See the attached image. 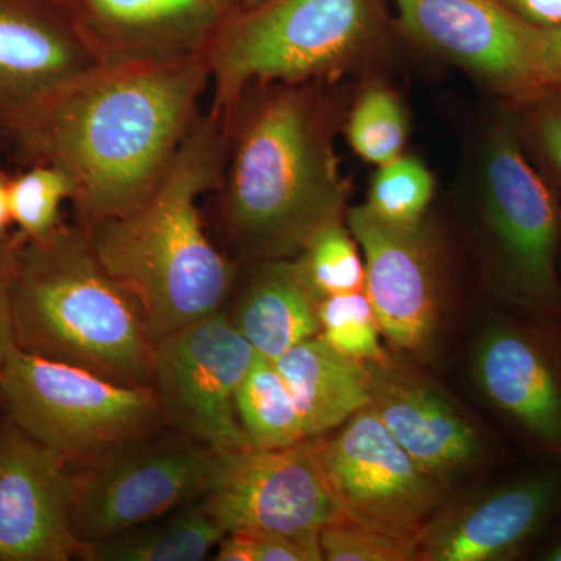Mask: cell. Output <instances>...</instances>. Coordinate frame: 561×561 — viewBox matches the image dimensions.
I'll use <instances>...</instances> for the list:
<instances>
[{
	"instance_id": "6da1fadb",
	"label": "cell",
	"mask_w": 561,
	"mask_h": 561,
	"mask_svg": "<svg viewBox=\"0 0 561 561\" xmlns=\"http://www.w3.org/2000/svg\"><path fill=\"white\" fill-rule=\"evenodd\" d=\"M206 54L95 66L14 125L7 138L32 164L72 184L77 224L122 216L154 190L201 113Z\"/></svg>"
},
{
	"instance_id": "7a4b0ae2",
	"label": "cell",
	"mask_w": 561,
	"mask_h": 561,
	"mask_svg": "<svg viewBox=\"0 0 561 561\" xmlns=\"http://www.w3.org/2000/svg\"><path fill=\"white\" fill-rule=\"evenodd\" d=\"M319 81L254 84L224 116L214 194L232 260H291L348 197L334 150L335 116Z\"/></svg>"
},
{
	"instance_id": "3957f363",
	"label": "cell",
	"mask_w": 561,
	"mask_h": 561,
	"mask_svg": "<svg viewBox=\"0 0 561 561\" xmlns=\"http://www.w3.org/2000/svg\"><path fill=\"white\" fill-rule=\"evenodd\" d=\"M224 146V122L201 111L160 183L136 208L83 227L154 341L221 311L234 289L241 264L214 245L198 209L202 195L219 183Z\"/></svg>"
},
{
	"instance_id": "277c9868",
	"label": "cell",
	"mask_w": 561,
	"mask_h": 561,
	"mask_svg": "<svg viewBox=\"0 0 561 561\" xmlns=\"http://www.w3.org/2000/svg\"><path fill=\"white\" fill-rule=\"evenodd\" d=\"M11 294L18 350L151 389L157 341L77 221L39 239L18 232Z\"/></svg>"
},
{
	"instance_id": "5b68a950",
	"label": "cell",
	"mask_w": 561,
	"mask_h": 561,
	"mask_svg": "<svg viewBox=\"0 0 561 561\" xmlns=\"http://www.w3.org/2000/svg\"><path fill=\"white\" fill-rule=\"evenodd\" d=\"M478 225L496 300L518 316L561 323V201L524 147L511 105L478 150Z\"/></svg>"
},
{
	"instance_id": "8992f818",
	"label": "cell",
	"mask_w": 561,
	"mask_h": 561,
	"mask_svg": "<svg viewBox=\"0 0 561 561\" xmlns=\"http://www.w3.org/2000/svg\"><path fill=\"white\" fill-rule=\"evenodd\" d=\"M383 32L381 0H262L221 18L206 49L224 116L254 84L311 83L348 69Z\"/></svg>"
},
{
	"instance_id": "52a82bcc",
	"label": "cell",
	"mask_w": 561,
	"mask_h": 561,
	"mask_svg": "<svg viewBox=\"0 0 561 561\" xmlns=\"http://www.w3.org/2000/svg\"><path fill=\"white\" fill-rule=\"evenodd\" d=\"M0 401L3 413L70 467L169 427L153 389L18 348L0 371Z\"/></svg>"
},
{
	"instance_id": "ba28073f",
	"label": "cell",
	"mask_w": 561,
	"mask_h": 561,
	"mask_svg": "<svg viewBox=\"0 0 561 561\" xmlns=\"http://www.w3.org/2000/svg\"><path fill=\"white\" fill-rule=\"evenodd\" d=\"M225 457L165 427L70 467V524L79 549L201 501Z\"/></svg>"
},
{
	"instance_id": "9c48e42d",
	"label": "cell",
	"mask_w": 561,
	"mask_h": 561,
	"mask_svg": "<svg viewBox=\"0 0 561 561\" xmlns=\"http://www.w3.org/2000/svg\"><path fill=\"white\" fill-rule=\"evenodd\" d=\"M254 356L227 309L158 339L151 389L168 426L219 453L250 448L236 394Z\"/></svg>"
},
{
	"instance_id": "30bf717a",
	"label": "cell",
	"mask_w": 561,
	"mask_h": 561,
	"mask_svg": "<svg viewBox=\"0 0 561 561\" xmlns=\"http://www.w3.org/2000/svg\"><path fill=\"white\" fill-rule=\"evenodd\" d=\"M324 440L320 457L339 515L367 529L419 541L440 511L443 482L394 440L371 408L362 409Z\"/></svg>"
},
{
	"instance_id": "8fae6325",
	"label": "cell",
	"mask_w": 561,
	"mask_h": 561,
	"mask_svg": "<svg viewBox=\"0 0 561 561\" xmlns=\"http://www.w3.org/2000/svg\"><path fill=\"white\" fill-rule=\"evenodd\" d=\"M321 437L276 449L228 453L202 497L221 530L320 534L339 511L324 478Z\"/></svg>"
},
{
	"instance_id": "7c38bea8",
	"label": "cell",
	"mask_w": 561,
	"mask_h": 561,
	"mask_svg": "<svg viewBox=\"0 0 561 561\" xmlns=\"http://www.w3.org/2000/svg\"><path fill=\"white\" fill-rule=\"evenodd\" d=\"M486 402L535 453L561 459V323L494 317L472 362Z\"/></svg>"
},
{
	"instance_id": "4fadbf2b",
	"label": "cell",
	"mask_w": 561,
	"mask_h": 561,
	"mask_svg": "<svg viewBox=\"0 0 561 561\" xmlns=\"http://www.w3.org/2000/svg\"><path fill=\"white\" fill-rule=\"evenodd\" d=\"M348 228L364 251L365 295L391 348L423 357L442 320V262L424 221L398 227L367 206L348 210Z\"/></svg>"
},
{
	"instance_id": "5bb4252c",
	"label": "cell",
	"mask_w": 561,
	"mask_h": 561,
	"mask_svg": "<svg viewBox=\"0 0 561 561\" xmlns=\"http://www.w3.org/2000/svg\"><path fill=\"white\" fill-rule=\"evenodd\" d=\"M561 518V459L440 508L419 538L420 560H515Z\"/></svg>"
},
{
	"instance_id": "9a60e30c",
	"label": "cell",
	"mask_w": 561,
	"mask_h": 561,
	"mask_svg": "<svg viewBox=\"0 0 561 561\" xmlns=\"http://www.w3.org/2000/svg\"><path fill=\"white\" fill-rule=\"evenodd\" d=\"M402 28L456 62L507 103L541 91L534 61V25L502 0H390Z\"/></svg>"
},
{
	"instance_id": "2e32d148",
	"label": "cell",
	"mask_w": 561,
	"mask_h": 561,
	"mask_svg": "<svg viewBox=\"0 0 561 561\" xmlns=\"http://www.w3.org/2000/svg\"><path fill=\"white\" fill-rule=\"evenodd\" d=\"M99 65L69 0H0V135Z\"/></svg>"
},
{
	"instance_id": "e0dca14e",
	"label": "cell",
	"mask_w": 561,
	"mask_h": 561,
	"mask_svg": "<svg viewBox=\"0 0 561 561\" xmlns=\"http://www.w3.org/2000/svg\"><path fill=\"white\" fill-rule=\"evenodd\" d=\"M70 465L7 413L0 416V561H68Z\"/></svg>"
},
{
	"instance_id": "ac0fdd59",
	"label": "cell",
	"mask_w": 561,
	"mask_h": 561,
	"mask_svg": "<svg viewBox=\"0 0 561 561\" xmlns=\"http://www.w3.org/2000/svg\"><path fill=\"white\" fill-rule=\"evenodd\" d=\"M364 367L368 408L424 471L446 482L486 459L485 435L437 383L390 354Z\"/></svg>"
},
{
	"instance_id": "d6986e66",
	"label": "cell",
	"mask_w": 561,
	"mask_h": 561,
	"mask_svg": "<svg viewBox=\"0 0 561 561\" xmlns=\"http://www.w3.org/2000/svg\"><path fill=\"white\" fill-rule=\"evenodd\" d=\"M102 65L206 54L220 24L216 0H69Z\"/></svg>"
},
{
	"instance_id": "ffe728a7",
	"label": "cell",
	"mask_w": 561,
	"mask_h": 561,
	"mask_svg": "<svg viewBox=\"0 0 561 561\" xmlns=\"http://www.w3.org/2000/svg\"><path fill=\"white\" fill-rule=\"evenodd\" d=\"M239 271L230 319L261 356L276 360L320 334L319 301L295 257L250 262Z\"/></svg>"
},
{
	"instance_id": "44dd1931",
	"label": "cell",
	"mask_w": 561,
	"mask_h": 561,
	"mask_svg": "<svg viewBox=\"0 0 561 561\" xmlns=\"http://www.w3.org/2000/svg\"><path fill=\"white\" fill-rule=\"evenodd\" d=\"M273 362L297 404L306 438L321 437L370 405L364 362L343 356L320 335Z\"/></svg>"
},
{
	"instance_id": "7402d4cb",
	"label": "cell",
	"mask_w": 561,
	"mask_h": 561,
	"mask_svg": "<svg viewBox=\"0 0 561 561\" xmlns=\"http://www.w3.org/2000/svg\"><path fill=\"white\" fill-rule=\"evenodd\" d=\"M202 500L114 537L81 546L87 561H202L224 537Z\"/></svg>"
},
{
	"instance_id": "603a6c76",
	"label": "cell",
	"mask_w": 561,
	"mask_h": 561,
	"mask_svg": "<svg viewBox=\"0 0 561 561\" xmlns=\"http://www.w3.org/2000/svg\"><path fill=\"white\" fill-rule=\"evenodd\" d=\"M236 408L253 448H286L306 440L297 404L268 357L254 356L236 394Z\"/></svg>"
},
{
	"instance_id": "cb8c5ba5",
	"label": "cell",
	"mask_w": 561,
	"mask_h": 561,
	"mask_svg": "<svg viewBox=\"0 0 561 561\" xmlns=\"http://www.w3.org/2000/svg\"><path fill=\"white\" fill-rule=\"evenodd\" d=\"M295 261L320 300L365 289V264L342 219L321 227Z\"/></svg>"
},
{
	"instance_id": "d4e9b609",
	"label": "cell",
	"mask_w": 561,
	"mask_h": 561,
	"mask_svg": "<svg viewBox=\"0 0 561 561\" xmlns=\"http://www.w3.org/2000/svg\"><path fill=\"white\" fill-rule=\"evenodd\" d=\"M345 128L351 149L379 168L400 158L408 140V117L400 99L383 87L362 92Z\"/></svg>"
},
{
	"instance_id": "484cf974",
	"label": "cell",
	"mask_w": 561,
	"mask_h": 561,
	"mask_svg": "<svg viewBox=\"0 0 561 561\" xmlns=\"http://www.w3.org/2000/svg\"><path fill=\"white\" fill-rule=\"evenodd\" d=\"M434 191L430 169L415 158L401 154L379 168L365 206L387 224L413 227L424 221Z\"/></svg>"
},
{
	"instance_id": "4316f807",
	"label": "cell",
	"mask_w": 561,
	"mask_h": 561,
	"mask_svg": "<svg viewBox=\"0 0 561 561\" xmlns=\"http://www.w3.org/2000/svg\"><path fill=\"white\" fill-rule=\"evenodd\" d=\"M70 197L72 184L65 172L50 164H32L10 179L11 220L22 238H44L61 224V206Z\"/></svg>"
},
{
	"instance_id": "83f0119b",
	"label": "cell",
	"mask_w": 561,
	"mask_h": 561,
	"mask_svg": "<svg viewBox=\"0 0 561 561\" xmlns=\"http://www.w3.org/2000/svg\"><path fill=\"white\" fill-rule=\"evenodd\" d=\"M320 337L350 359L386 357L381 330L365 291L334 295L319 301Z\"/></svg>"
},
{
	"instance_id": "f1b7e54d",
	"label": "cell",
	"mask_w": 561,
	"mask_h": 561,
	"mask_svg": "<svg viewBox=\"0 0 561 561\" xmlns=\"http://www.w3.org/2000/svg\"><path fill=\"white\" fill-rule=\"evenodd\" d=\"M508 105L518 117L527 154L561 201V91L541 90Z\"/></svg>"
},
{
	"instance_id": "f546056e",
	"label": "cell",
	"mask_w": 561,
	"mask_h": 561,
	"mask_svg": "<svg viewBox=\"0 0 561 561\" xmlns=\"http://www.w3.org/2000/svg\"><path fill=\"white\" fill-rule=\"evenodd\" d=\"M319 545L328 561H415L419 541L391 537L339 515L320 530Z\"/></svg>"
},
{
	"instance_id": "4dcf8cb0",
	"label": "cell",
	"mask_w": 561,
	"mask_h": 561,
	"mask_svg": "<svg viewBox=\"0 0 561 561\" xmlns=\"http://www.w3.org/2000/svg\"><path fill=\"white\" fill-rule=\"evenodd\" d=\"M320 534L227 531L216 546L217 561H321Z\"/></svg>"
},
{
	"instance_id": "1f68e13d",
	"label": "cell",
	"mask_w": 561,
	"mask_h": 561,
	"mask_svg": "<svg viewBox=\"0 0 561 561\" xmlns=\"http://www.w3.org/2000/svg\"><path fill=\"white\" fill-rule=\"evenodd\" d=\"M16 236L0 245V371L16 350L13 321V294H11V273H13V251Z\"/></svg>"
},
{
	"instance_id": "d6a6232c",
	"label": "cell",
	"mask_w": 561,
	"mask_h": 561,
	"mask_svg": "<svg viewBox=\"0 0 561 561\" xmlns=\"http://www.w3.org/2000/svg\"><path fill=\"white\" fill-rule=\"evenodd\" d=\"M534 61L541 90L561 91V27H535Z\"/></svg>"
},
{
	"instance_id": "836d02e7",
	"label": "cell",
	"mask_w": 561,
	"mask_h": 561,
	"mask_svg": "<svg viewBox=\"0 0 561 561\" xmlns=\"http://www.w3.org/2000/svg\"><path fill=\"white\" fill-rule=\"evenodd\" d=\"M527 24L538 28L561 27V0H502Z\"/></svg>"
},
{
	"instance_id": "e575fe53",
	"label": "cell",
	"mask_w": 561,
	"mask_h": 561,
	"mask_svg": "<svg viewBox=\"0 0 561 561\" xmlns=\"http://www.w3.org/2000/svg\"><path fill=\"white\" fill-rule=\"evenodd\" d=\"M10 179L0 171V245L9 242L13 236L10 234V225H13L9 205Z\"/></svg>"
},
{
	"instance_id": "d590c367",
	"label": "cell",
	"mask_w": 561,
	"mask_h": 561,
	"mask_svg": "<svg viewBox=\"0 0 561 561\" xmlns=\"http://www.w3.org/2000/svg\"><path fill=\"white\" fill-rule=\"evenodd\" d=\"M534 559L541 561H561V530L553 534L548 541L538 546L534 551Z\"/></svg>"
},
{
	"instance_id": "8d00e7d4",
	"label": "cell",
	"mask_w": 561,
	"mask_h": 561,
	"mask_svg": "<svg viewBox=\"0 0 561 561\" xmlns=\"http://www.w3.org/2000/svg\"><path fill=\"white\" fill-rule=\"evenodd\" d=\"M262 0H216L217 7H219L221 14L234 13V11H241L250 9V7L257 5Z\"/></svg>"
},
{
	"instance_id": "74e56055",
	"label": "cell",
	"mask_w": 561,
	"mask_h": 561,
	"mask_svg": "<svg viewBox=\"0 0 561 561\" xmlns=\"http://www.w3.org/2000/svg\"><path fill=\"white\" fill-rule=\"evenodd\" d=\"M560 271H561V265H560Z\"/></svg>"
}]
</instances>
